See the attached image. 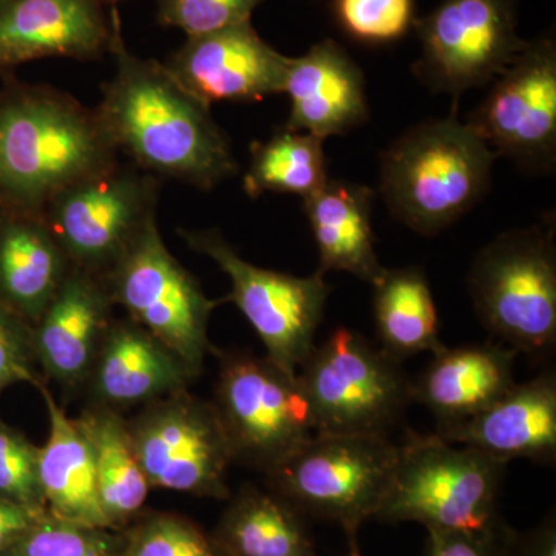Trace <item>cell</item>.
<instances>
[{
	"label": "cell",
	"instance_id": "6da1fadb",
	"mask_svg": "<svg viewBox=\"0 0 556 556\" xmlns=\"http://www.w3.org/2000/svg\"><path fill=\"white\" fill-rule=\"evenodd\" d=\"M115 75L94 109L118 153L155 178L211 190L239 170L211 108L182 89L164 64L127 49L118 10H110Z\"/></svg>",
	"mask_w": 556,
	"mask_h": 556
},
{
	"label": "cell",
	"instance_id": "7a4b0ae2",
	"mask_svg": "<svg viewBox=\"0 0 556 556\" xmlns=\"http://www.w3.org/2000/svg\"><path fill=\"white\" fill-rule=\"evenodd\" d=\"M100 116L64 91L11 83L0 90V201L42 211L80 179L118 163Z\"/></svg>",
	"mask_w": 556,
	"mask_h": 556
},
{
	"label": "cell",
	"instance_id": "3957f363",
	"mask_svg": "<svg viewBox=\"0 0 556 556\" xmlns=\"http://www.w3.org/2000/svg\"><path fill=\"white\" fill-rule=\"evenodd\" d=\"M495 159L456 113L427 121L380 156V193L399 223L420 236H437L484 199Z\"/></svg>",
	"mask_w": 556,
	"mask_h": 556
},
{
	"label": "cell",
	"instance_id": "277c9868",
	"mask_svg": "<svg viewBox=\"0 0 556 556\" xmlns=\"http://www.w3.org/2000/svg\"><path fill=\"white\" fill-rule=\"evenodd\" d=\"M507 463L438 434L409 433L375 519L419 522L439 532L484 533L501 521L497 497Z\"/></svg>",
	"mask_w": 556,
	"mask_h": 556
},
{
	"label": "cell",
	"instance_id": "5b68a950",
	"mask_svg": "<svg viewBox=\"0 0 556 556\" xmlns=\"http://www.w3.org/2000/svg\"><path fill=\"white\" fill-rule=\"evenodd\" d=\"M479 320L518 353L556 342L555 223L508 230L482 248L467 276Z\"/></svg>",
	"mask_w": 556,
	"mask_h": 556
},
{
	"label": "cell",
	"instance_id": "8992f818",
	"mask_svg": "<svg viewBox=\"0 0 556 556\" xmlns=\"http://www.w3.org/2000/svg\"><path fill=\"white\" fill-rule=\"evenodd\" d=\"M397 457L388 437L313 434L266 478L303 517L336 522L351 540L382 506Z\"/></svg>",
	"mask_w": 556,
	"mask_h": 556
},
{
	"label": "cell",
	"instance_id": "52a82bcc",
	"mask_svg": "<svg viewBox=\"0 0 556 556\" xmlns=\"http://www.w3.org/2000/svg\"><path fill=\"white\" fill-rule=\"evenodd\" d=\"M298 379L314 434L388 437L413 402L401 364L348 328L313 348Z\"/></svg>",
	"mask_w": 556,
	"mask_h": 556
},
{
	"label": "cell",
	"instance_id": "ba28073f",
	"mask_svg": "<svg viewBox=\"0 0 556 556\" xmlns=\"http://www.w3.org/2000/svg\"><path fill=\"white\" fill-rule=\"evenodd\" d=\"M102 278L113 305L174 351L190 375L199 378L207 354L215 353L207 338L208 318L226 302L208 299L195 277L170 254L156 218L150 219Z\"/></svg>",
	"mask_w": 556,
	"mask_h": 556
},
{
	"label": "cell",
	"instance_id": "9c48e42d",
	"mask_svg": "<svg viewBox=\"0 0 556 556\" xmlns=\"http://www.w3.org/2000/svg\"><path fill=\"white\" fill-rule=\"evenodd\" d=\"M233 463L273 470L314 434L298 375H288L268 356L219 353L212 402Z\"/></svg>",
	"mask_w": 556,
	"mask_h": 556
},
{
	"label": "cell",
	"instance_id": "30bf717a",
	"mask_svg": "<svg viewBox=\"0 0 556 556\" xmlns=\"http://www.w3.org/2000/svg\"><path fill=\"white\" fill-rule=\"evenodd\" d=\"M193 251L217 263L232 289L225 302L233 303L288 375L299 368L316 346V331L324 317L331 288L325 274L295 277L252 265L241 258L218 229L179 230Z\"/></svg>",
	"mask_w": 556,
	"mask_h": 556
},
{
	"label": "cell",
	"instance_id": "8fae6325",
	"mask_svg": "<svg viewBox=\"0 0 556 556\" xmlns=\"http://www.w3.org/2000/svg\"><path fill=\"white\" fill-rule=\"evenodd\" d=\"M159 195V178L118 161L62 190L42 211L72 266L104 277L155 218Z\"/></svg>",
	"mask_w": 556,
	"mask_h": 556
},
{
	"label": "cell",
	"instance_id": "7c38bea8",
	"mask_svg": "<svg viewBox=\"0 0 556 556\" xmlns=\"http://www.w3.org/2000/svg\"><path fill=\"white\" fill-rule=\"evenodd\" d=\"M422 46L413 73L434 93L460 94L493 83L527 40L518 35V0H441L417 17Z\"/></svg>",
	"mask_w": 556,
	"mask_h": 556
},
{
	"label": "cell",
	"instance_id": "4fadbf2b",
	"mask_svg": "<svg viewBox=\"0 0 556 556\" xmlns=\"http://www.w3.org/2000/svg\"><path fill=\"white\" fill-rule=\"evenodd\" d=\"M127 426L150 489L229 496L226 477L232 452L212 402L188 388L144 405Z\"/></svg>",
	"mask_w": 556,
	"mask_h": 556
},
{
	"label": "cell",
	"instance_id": "5bb4252c",
	"mask_svg": "<svg viewBox=\"0 0 556 556\" xmlns=\"http://www.w3.org/2000/svg\"><path fill=\"white\" fill-rule=\"evenodd\" d=\"M467 124L495 156L514 161L526 172L552 174L556 164L555 39L546 35L527 40Z\"/></svg>",
	"mask_w": 556,
	"mask_h": 556
},
{
	"label": "cell",
	"instance_id": "9a60e30c",
	"mask_svg": "<svg viewBox=\"0 0 556 556\" xmlns=\"http://www.w3.org/2000/svg\"><path fill=\"white\" fill-rule=\"evenodd\" d=\"M289 60L247 22L188 38L164 67L211 108L215 102H254L283 93Z\"/></svg>",
	"mask_w": 556,
	"mask_h": 556
},
{
	"label": "cell",
	"instance_id": "2e32d148",
	"mask_svg": "<svg viewBox=\"0 0 556 556\" xmlns=\"http://www.w3.org/2000/svg\"><path fill=\"white\" fill-rule=\"evenodd\" d=\"M104 278L68 270L64 283L33 325V351L42 375L64 390L86 386L113 318Z\"/></svg>",
	"mask_w": 556,
	"mask_h": 556
},
{
	"label": "cell",
	"instance_id": "e0dca14e",
	"mask_svg": "<svg viewBox=\"0 0 556 556\" xmlns=\"http://www.w3.org/2000/svg\"><path fill=\"white\" fill-rule=\"evenodd\" d=\"M112 35L100 0H0V72L47 58L101 60Z\"/></svg>",
	"mask_w": 556,
	"mask_h": 556
},
{
	"label": "cell",
	"instance_id": "ac0fdd59",
	"mask_svg": "<svg viewBox=\"0 0 556 556\" xmlns=\"http://www.w3.org/2000/svg\"><path fill=\"white\" fill-rule=\"evenodd\" d=\"M439 438L508 463L530 459L551 464L556 457V378L543 372L515 383L484 412L438 426Z\"/></svg>",
	"mask_w": 556,
	"mask_h": 556
},
{
	"label": "cell",
	"instance_id": "d6986e66",
	"mask_svg": "<svg viewBox=\"0 0 556 556\" xmlns=\"http://www.w3.org/2000/svg\"><path fill=\"white\" fill-rule=\"evenodd\" d=\"M283 93L291 101L285 127L320 139L345 135L367 123L365 76L336 40L324 39L289 60Z\"/></svg>",
	"mask_w": 556,
	"mask_h": 556
},
{
	"label": "cell",
	"instance_id": "ffe728a7",
	"mask_svg": "<svg viewBox=\"0 0 556 556\" xmlns=\"http://www.w3.org/2000/svg\"><path fill=\"white\" fill-rule=\"evenodd\" d=\"M193 379L174 351L126 318L110 325L86 387L93 405L121 413L188 390Z\"/></svg>",
	"mask_w": 556,
	"mask_h": 556
},
{
	"label": "cell",
	"instance_id": "44dd1931",
	"mask_svg": "<svg viewBox=\"0 0 556 556\" xmlns=\"http://www.w3.org/2000/svg\"><path fill=\"white\" fill-rule=\"evenodd\" d=\"M70 269L43 211L0 201V303L33 327Z\"/></svg>",
	"mask_w": 556,
	"mask_h": 556
},
{
	"label": "cell",
	"instance_id": "7402d4cb",
	"mask_svg": "<svg viewBox=\"0 0 556 556\" xmlns=\"http://www.w3.org/2000/svg\"><path fill=\"white\" fill-rule=\"evenodd\" d=\"M517 354L500 345H444L412 383L413 402L426 405L438 426L478 415L515 386Z\"/></svg>",
	"mask_w": 556,
	"mask_h": 556
},
{
	"label": "cell",
	"instance_id": "603a6c76",
	"mask_svg": "<svg viewBox=\"0 0 556 556\" xmlns=\"http://www.w3.org/2000/svg\"><path fill=\"white\" fill-rule=\"evenodd\" d=\"M50 417L49 439L39 448V484L47 514L73 525L112 530L98 493L93 448L46 386L39 387Z\"/></svg>",
	"mask_w": 556,
	"mask_h": 556
},
{
	"label": "cell",
	"instance_id": "cb8c5ba5",
	"mask_svg": "<svg viewBox=\"0 0 556 556\" xmlns=\"http://www.w3.org/2000/svg\"><path fill=\"white\" fill-rule=\"evenodd\" d=\"M375 192L356 182L328 179L303 199V211L313 230L321 273H348L375 285L383 268L376 254L371 226Z\"/></svg>",
	"mask_w": 556,
	"mask_h": 556
},
{
	"label": "cell",
	"instance_id": "d4e9b609",
	"mask_svg": "<svg viewBox=\"0 0 556 556\" xmlns=\"http://www.w3.org/2000/svg\"><path fill=\"white\" fill-rule=\"evenodd\" d=\"M212 538L225 556H317L305 517L257 486L233 497Z\"/></svg>",
	"mask_w": 556,
	"mask_h": 556
},
{
	"label": "cell",
	"instance_id": "484cf974",
	"mask_svg": "<svg viewBox=\"0 0 556 556\" xmlns=\"http://www.w3.org/2000/svg\"><path fill=\"white\" fill-rule=\"evenodd\" d=\"M93 448L98 493L112 530L137 518L149 495V481L139 464L129 426L121 413L97 407L78 417Z\"/></svg>",
	"mask_w": 556,
	"mask_h": 556
},
{
	"label": "cell",
	"instance_id": "4316f807",
	"mask_svg": "<svg viewBox=\"0 0 556 556\" xmlns=\"http://www.w3.org/2000/svg\"><path fill=\"white\" fill-rule=\"evenodd\" d=\"M375 288L376 331L380 350L399 362L415 354L437 353L439 317L428 278L422 269L383 270Z\"/></svg>",
	"mask_w": 556,
	"mask_h": 556
},
{
	"label": "cell",
	"instance_id": "83f0119b",
	"mask_svg": "<svg viewBox=\"0 0 556 556\" xmlns=\"http://www.w3.org/2000/svg\"><path fill=\"white\" fill-rule=\"evenodd\" d=\"M328 179L324 139L283 126L268 141L252 142L243 188L251 199L266 192L295 193L306 199Z\"/></svg>",
	"mask_w": 556,
	"mask_h": 556
},
{
	"label": "cell",
	"instance_id": "f1b7e54d",
	"mask_svg": "<svg viewBox=\"0 0 556 556\" xmlns=\"http://www.w3.org/2000/svg\"><path fill=\"white\" fill-rule=\"evenodd\" d=\"M118 556H225L214 538L189 519L169 514L142 517L119 536Z\"/></svg>",
	"mask_w": 556,
	"mask_h": 556
},
{
	"label": "cell",
	"instance_id": "f546056e",
	"mask_svg": "<svg viewBox=\"0 0 556 556\" xmlns=\"http://www.w3.org/2000/svg\"><path fill=\"white\" fill-rule=\"evenodd\" d=\"M331 13L348 38L390 46L415 28V0H331Z\"/></svg>",
	"mask_w": 556,
	"mask_h": 556
},
{
	"label": "cell",
	"instance_id": "4dcf8cb0",
	"mask_svg": "<svg viewBox=\"0 0 556 556\" xmlns=\"http://www.w3.org/2000/svg\"><path fill=\"white\" fill-rule=\"evenodd\" d=\"M110 532L43 514L0 556H118L119 538Z\"/></svg>",
	"mask_w": 556,
	"mask_h": 556
},
{
	"label": "cell",
	"instance_id": "1f68e13d",
	"mask_svg": "<svg viewBox=\"0 0 556 556\" xmlns=\"http://www.w3.org/2000/svg\"><path fill=\"white\" fill-rule=\"evenodd\" d=\"M0 497L46 514L39 484V447L0 419Z\"/></svg>",
	"mask_w": 556,
	"mask_h": 556
},
{
	"label": "cell",
	"instance_id": "d6a6232c",
	"mask_svg": "<svg viewBox=\"0 0 556 556\" xmlns=\"http://www.w3.org/2000/svg\"><path fill=\"white\" fill-rule=\"evenodd\" d=\"M161 27L178 28L188 38L251 22L265 0H153Z\"/></svg>",
	"mask_w": 556,
	"mask_h": 556
},
{
	"label": "cell",
	"instance_id": "836d02e7",
	"mask_svg": "<svg viewBox=\"0 0 556 556\" xmlns=\"http://www.w3.org/2000/svg\"><path fill=\"white\" fill-rule=\"evenodd\" d=\"M33 327L0 303V393L14 383L43 386L36 372Z\"/></svg>",
	"mask_w": 556,
	"mask_h": 556
},
{
	"label": "cell",
	"instance_id": "e575fe53",
	"mask_svg": "<svg viewBox=\"0 0 556 556\" xmlns=\"http://www.w3.org/2000/svg\"><path fill=\"white\" fill-rule=\"evenodd\" d=\"M503 519L484 533L428 532L427 556H500Z\"/></svg>",
	"mask_w": 556,
	"mask_h": 556
},
{
	"label": "cell",
	"instance_id": "d590c367",
	"mask_svg": "<svg viewBox=\"0 0 556 556\" xmlns=\"http://www.w3.org/2000/svg\"><path fill=\"white\" fill-rule=\"evenodd\" d=\"M500 556H556L555 511L527 532H519L503 522L500 529Z\"/></svg>",
	"mask_w": 556,
	"mask_h": 556
},
{
	"label": "cell",
	"instance_id": "8d00e7d4",
	"mask_svg": "<svg viewBox=\"0 0 556 556\" xmlns=\"http://www.w3.org/2000/svg\"><path fill=\"white\" fill-rule=\"evenodd\" d=\"M42 515L0 497V555L5 554Z\"/></svg>",
	"mask_w": 556,
	"mask_h": 556
},
{
	"label": "cell",
	"instance_id": "74e56055",
	"mask_svg": "<svg viewBox=\"0 0 556 556\" xmlns=\"http://www.w3.org/2000/svg\"><path fill=\"white\" fill-rule=\"evenodd\" d=\"M348 541H350V556H362L361 552H358L356 538H351Z\"/></svg>",
	"mask_w": 556,
	"mask_h": 556
},
{
	"label": "cell",
	"instance_id": "f35d334b",
	"mask_svg": "<svg viewBox=\"0 0 556 556\" xmlns=\"http://www.w3.org/2000/svg\"><path fill=\"white\" fill-rule=\"evenodd\" d=\"M102 2V0H100ZM108 2H116V0H108Z\"/></svg>",
	"mask_w": 556,
	"mask_h": 556
}]
</instances>
